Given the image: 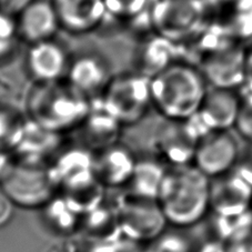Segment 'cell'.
I'll list each match as a JSON object with an SVG mask.
<instances>
[{
  "label": "cell",
  "instance_id": "obj_1",
  "mask_svg": "<svg viewBox=\"0 0 252 252\" xmlns=\"http://www.w3.org/2000/svg\"><path fill=\"white\" fill-rule=\"evenodd\" d=\"M211 185L192 163L168 167L157 197L167 222L190 228L205 219L211 210Z\"/></svg>",
  "mask_w": 252,
  "mask_h": 252
},
{
  "label": "cell",
  "instance_id": "obj_2",
  "mask_svg": "<svg viewBox=\"0 0 252 252\" xmlns=\"http://www.w3.org/2000/svg\"><path fill=\"white\" fill-rule=\"evenodd\" d=\"M209 85L198 66L176 60L150 77L153 108L164 120L187 121L198 114Z\"/></svg>",
  "mask_w": 252,
  "mask_h": 252
},
{
  "label": "cell",
  "instance_id": "obj_3",
  "mask_svg": "<svg viewBox=\"0 0 252 252\" xmlns=\"http://www.w3.org/2000/svg\"><path fill=\"white\" fill-rule=\"evenodd\" d=\"M91 106L93 100L67 80L32 82L25 100L28 120L58 134L79 128Z\"/></svg>",
  "mask_w": 252,
  "mask_h": 252
},
{
  "label": "cell",
  "instance_id": "obj_4",
  "mask_svg": "<svg viewBox=\"0 0 252 252\" xmlns=\"http://www.w3.org/2000/svg\"><path fill=\"white\" fill-rule=\"evenodd\" d=\"M0 189L24 209H42L58 193L48 164L18 158L11 160L0 177Z\"/></svg>",
  "mask_w": 252,
  "mask_h": 252
},
{
  "label": "cell",
  "instance_id": "obj_5",
  "mask_svg": "<svg viewBox=\"0 0 252 252\" xmlns=\"http://www.w3.org/2000/svg\"><path fill=\"white\" fill-rule=\"evenodd\" d=\"M94 100L123 126L137 124L153 108L150 77L137 70L115 75L102 94Z\"/></svg>",
  "mask_w": 252,
  "mask_h": 252
},
{
  "label": "cell",
  "instance_id": "obj_6",
  "mask_svg": "<svg viewBox=\"0 0 252 252\" xmlns=\"http://www.w3.org/2000/svg\"><path fill=\"white\" fill-rule=\"evenodd\" d=\"M148 15L154 32L178 45L201 32L206 0H151Z\"/></svg>",
  "mask_w": 252,
  "mask_h": 252
},
{
  "label": "cell",
  "instance_id": "obj_7",
  "mask_svg": "<svg viewBox=\"0 0 252 252\" xmlns=\"http://www.w3.org/2000/svg\"><path fill=\"white\" fill-rule=\"evenodd\" d=\"M246 53L237 38H222L203 49L198 67L211 88L238 90L245 87Z\"/></svg>",
  "mask_w": 252,
  "mask_h": 252
},
{
  "label": "cell",
  "instance_id": "obj_8",
  "mask_svg": "<svg viewBox=\"0 0 252 252\" xmlns=\"http://www.w3.org/2000/svg\"><path fill=\"white\" fill-rule=\"evenodd\" d=\"M120 231L131 240L150 242L158 239L168 224L157 199L126 192L116 203Z\"/></svg>",
  "mask_w": 252,
  "mask_h": 252
},
{
  "label": "cell",
  "instance_id": "obj_9",
  "mask_svg": "<svg viewBox=\"0 0 252 252\" xmlns=\"http://www.w3.org/2000/svg\"><path fill=\"white\" fill-rule=\"evenodd\" d=\"M240 148L229 131H210L198 141L192 164L210 179L233 171L240 160Z\"/></svg>",
  "mask_w": 252,
  "mask_h": 252
},
{
  "label": "cell",
  "instance_id": "obj_10",
  "mask_svg": "<svg viewBox=\"0 0 252 252\" xmlns=\"http://www.w3.org/2000/svg\"><path fill=\"white\" fill-rule=\"evenodd\" d=\"M201 139L190 120L170 121L160 127L155 138V149L168 167L192 163L195 148Z\"/></svg>",
  "mask_w": 252,
  "mask_h": 252
},
{
  "label": "cell",
  "instance_id": "obj_11",
  "mask_svg": "<svg viewBox=\"0 0 252 252\" xmlns=\"http://www.w3.org/2000/svg\"><path fill=\"white\" fill-rule=\"evenodd\" d=\"M114 76L105 57L85 53L70 58L66 80L81 94L94 100L102 94Z\"/></svg>",
  "mask_w": 252,
  "mask_h": 252
},
{
  "label": "cell",
  "instance_id": "obj_12",
  "mask_svg": "<svg viewBox=\"0 0 252 252\" xmlns=\"http://www.w3.org/2000/svg\"><path fill=\"white\" fill-rule=\"evenodd\" d=\"M70 57L55 39L29 45L26 69L32 82L66 80Z\"/></svg>",
  "mask_w": 252,
  "mask_h": 252
},
{
  "label": "cell",
  "instance_id": "obj_13",
  "mask_svg": "<svg viewBox=\"0 0 252 252\" xmlns=\"http://www.w3.org/2000/svg\"><path fill=\"white\" fill-rule=\"evenodd\" d=\"M20 40L28 45L50 40L62 29L51 0H33L16 17Z\"/></svg>",
  "mask_w": 252,
  "mask_h": 252
},
{
  "label": "cell",
  "instance_id": "obj_14",
  "mask_svg": "<svg viewBox=\"0 0 252 252\" xmlns=\"http://www.w3.org/2000/svg\"><path fill=\"white\" fill-rule=\"evenodd\" d=\"M211 185V210L217 217L232 216L252 209V185L240 173L229 172Z\"/></svg>",
  "mask_w": 252,
  "mask_h": 252
},
{
  "label": "cell",
  "instance_id": "obj_15",
  "mask_svg": "<svg viewBox=\"0 0 252 252\" xmlns=\"http://www.w3.org/2000/svg\"><path fill=\"white\" fill-rule=\"evenodd\" d=\"M241 100L237 90L209 87L195 117L209 132L230 130L237 123Z\"/></svg>",
  "mask_w": 252,
  "mask_h": 252
},
{
  "label": "cell",
  "instance_id": "obj_16",
  "mask_svg": "<svg viewBox=\"0 0 252 252\" xmlns=\"http://www.w3.org/2000/svg\"><path fill=\"white\" fill-rule=\"evenodd\" d=\"M62 29L84 34L97 29L108 15L105 0H51Z\"/></svg>",
  "mask_w": 252,
  "mask_h": 252
},
{
  "label": "cell",
  "instance_id": "obj_17",
  "mask_svg": "<svg viewBox=\"0 0 252 252\" xmlns=\"http://www.w3.org/2000/svg\"><path fill=\"white\" fill-rule=\"evenodd\" d=\"M94 154V176L103 186L108 188L128 186L137 163L128 147L117 142Z\"/></svg>",
  "mask_w": 252,
  "mask_h": 252
},
{
  "label": "cell",
  "instance_id": "obj_18",
  "mask_svg": "<svg viewBox=\"0 0 252 252\" xmlns=\"http://www.w3.org/2000/svg\"><path fill=\"white\" fill-rule=\"evenodd\" d=\"M121 127L124 126L103 109L97 100H93L88 116L78 129L81 131L82 146L97 153L119 142Z\"/></svg>",
  "mask_w": 252,
  "mask_h": 252
},
{
  "label": "cell",
  "instance_id": "obj_19",
  "mask_svg": "<svg viewBox=\"0 0 252 252\" xmlns=\"http://www.w3.org/2000/svg\"><path fill=\"white\" fill-rule=\"evenodd\" d=\"M177 43L155 33L143 43L138 55L137 71L153 77L169 64L176 62L175 46Z\"/></svg>",
  "mask_w": 252,
  "mask_h": 252
},
{
  "label": "cell",
  "instance_id": "obj_20",
  "mask_svg": "<svg viewBox=\"0 0 252 252\" xmlns=\"http://www.w3.org/2000/svg\"><path fill=\"white\" fill-rule=\"evenodd\" d=\"M167 164L162 161L145 159L138 161L128 184V192L140 197L157 199L160 187L167 172Z\"/></svg>",
  "mask_w": 252,
  "mask_h": 252
},
{
  "label": "cell",
  "instance_id": "obj_21",
  "mask_svg": "<svg viewBox=\"0 0 252 252\" xmlns=\"http://www.w3.org/2000/svg\"><path fill=\"white\" fill-rule=\"evenodd\" d=\"M43 220L54 231L68 234L80 228L82 215L73 208L70 202L58 193L42 208Z\"/></svg>",
  "mask_w": 252,
  "mask_h": 252
},
{
  "label": "cell",
  "instance_id": "obj_22",
  "mask_svg": "<svg viewBox=\"0 0 252 252\" xmlns=\"http://www.w3.org/2000/svg\"><path fill=\"white\" fill-rule=\"evenodd\" d=\"M80 228L94 241H99V243H106L116 231L121 233L115 208L109 209V207L102 206L82 215Z\"/></svg>",
  "mask_w": 252,
  "mask_h": 252
},
{
  "label": "cell",
  "instance_id": "obj_23",
  "mask_svg": "<svg viewBox=\"0 0 252 252\" xmlns=\"http://www.w3.org/2000/svg\"><path fill=\"white\" fill-rule=\"evenodd\" d=\"M217 231L219 239L227 243L249 234L252 232V209L238 215L217 217Z\"/></svg>",
  "mask_w": 252,
  "mask_h": 252
},
{
  "label": "cell",
  "instance_id": "obj_24",
  "mask_svg": "<svg viewBox=\"0 0 252 252\" xmlns=\"http://www.w3.org/2000/svg\"><path fill=\"white\" fill-rule=\"evenodd\" d=\"M26 124L16 111L0 109V151L18 147Z\"/></svg>",
  "mask_w": 252,
  "mask_h": 252
},
{
  "label": "cell",
  "instance_id": "obj_25",
  "mask_svg": "<svg viewBox=\"0 0 252 252\" xmlns=\"http://www.w3.org/2000/svg\"><path fill=\"white\" fill-rule=\"evenodd\" d=\"M108 15L131 21L149 11L151 0H105Z\"/></svg>",
  "mask_w": 252,
  "mask_h": 252
},
{
  "label": "cell",
  "instance_id": "obj_26",
  "mask_svg": "<svg viewBox=\"0 0 252 252\" xmlns=\"http://www.w3.org/2000/svg\"><path fill=\"white\" fill-rule=\"evenodd\" d=\"M18 38L16 18L0 12V62L10 56Z\"/></svg>",
  "mask_w": 252,
  "mask_h": 252
},
{
  "label": "cell",
  "instance_id": "obj_27",
  "mask_svg": "<svg viewBox=\"0 0 252 252\" xmlns=\"http://www.w3.org/2000/svg\"><path fill=\"white\" fill-rule=\"evenodd\" d=\"M234 129L239 136L252 145V94L247 93L245 97H242Z\"/></svg>",
  "mask_w": 252,
  "mask_h": 252
},
{
  "label": "cell",
  "instance_id": "obj_28",
  "mask_svg": "<svg viewBox=\"0 0 252 252\" xmlns=\"http://www.w3.org/2000/svg\"><path fill=\"white\" fill-rule=\"evenodd\" d=\"M33 0H0V12L16 18Z\"/></svg>",
  "mask_w": 252,
  "mask_h": 252
},
{
  "label": "cell",
  "instance_id": "obj_29",
  "mask_svg": "<svg viewBox=\"0 0 252 252\" xmlns=\"http://www.w3.org/2000/svg\"><path fill=\"white\" fill-rule=\"evenodd\" d=\"M14 207L11 200L0 189V228L5 227L9 222L14 215Z\"/></svg>",
  "mask_w": 252,
  "mask_h": 252
},
{
  "label": "cell",
  "instance_id": "obj_30",
  "mask_svg": "<svg viewBox=\"0 0 252 252\" xmlns=\"http://www.w3.org/2000/svg\"><path fill=\"white\" fill-rule=\"evenodd\" d=\"M229 252H252V232L239 240L228 243Z\"/></svg>",
  "mask_w": 252,
  "mask_h": 252
},
{
  "label": "cell",
  "instance_id": "obj_31",
  "mask_svg": "<svg viewBox=\"0 0 252 252\" xmlns=\"http://www.w3.org/2000/svg\"><path fill=\"white\" fill-rule=\"evenodd\" d=\"M198 252H229L228 243L221 239L207 241L199 248Z\"/></svg>",
  "mask_w": 252,
  "mask_h": 252
},
{
  "label": "cell",
  "instance_id": "obj_32",
  "mask_svg": "<svg viewBox=\"0 0 252 252\" xmlns=\"http://www.w3.org/2000/svg\"><path fill=\"white\" fill-rule=\"evenodd\" d=\"M245 87L248 90V94H252V46L247 47Z\"/></svg>",
  "mask_w": 252,
  "mask_h": 252
}]
</instances>
